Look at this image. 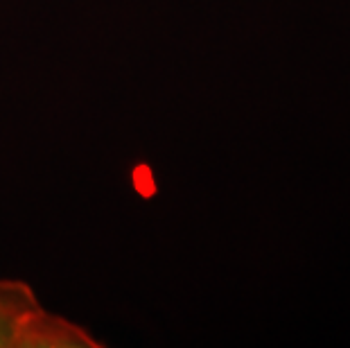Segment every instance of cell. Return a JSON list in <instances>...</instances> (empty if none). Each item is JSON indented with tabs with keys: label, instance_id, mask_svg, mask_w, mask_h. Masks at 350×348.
<instances>
[{
	"label": "cell",
	"instance_id": "1",
	"mask_svg": "<svg viewBox=\"0 0 350 348\" xmlns=\"http://www.w3.org/2000/svg\"><path fill=\"white\" fill-rule=\"evenodd\" d=\"M91 328L48 308L23 278L0 276V348H102Z\"/></svg>",
	"mask_w": 350,
	"mask_h": 348
}]
</instances>
